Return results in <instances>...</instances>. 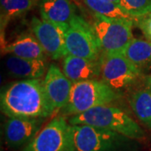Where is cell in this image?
Wrapping results in <instances>:
<instances>
[{
    "mask_svg": "<svg viewBox=\"0 0 151 151\" xmlns=\"http://www.w3.org/2000/svg\"><path fill=\"white\" fill-rule=\"evenodd\" d=\"M4 54H9L26 59L47 60L48 55L34 34H23L9 44L2 46Z\"/></svg>",
    "mask_w": 151,
    "mask_h": 151,
    "instance_id": "14",
    "label": "cell"
},
{
    "mask_svg": "<svg viewBox=\"0 0 151 151\" xmlns=\"http://www.w3.org/2000/svg\"><path fill=\"white\" fill-rule=\"evenodd\" d=\"M150 77H151V76H150Z\"/></svg>",
    "mask_w": 151,
    "mask_h": 151,
    "instance_id": "23",
    "label": "cell"
},
{
    "mask_svg": "<svg viewBox=\"0 0 151 151\" xmlns=\"http://www.w3.org/2000/svg\"><path fill=\"white\" fill-rule=\"evenodd\" d=\"M120 7L130 16L139 19L151 13V0H121Z\"/></svg>",
    "mask_w": 151,
    "mask_h": 151,
    "instance_id": "20",
    "label": "cell"
},
{
    "mask_svg": "<svg viewBox=\"0 0 151 151\" xmlns=\"http://www.w3.org/2000/svg\"><path fill=\"white\" fill-rule=\"evenodd\" d=\"M101 58L90 60L67 54L62 62V70L72 83L97 79L101 76Z\"/></svg>",
    "mask_w": 151,
    "mask_h": 151,
    "instance_id": "12",
    "label": "cell"
},
{
    "mask_svg": "<svg viewBox=\"0 0 151 151\" xmlns=\"http://www.w3.org/2000/svg\"><path fill=\"white\" fill-rule=\"evenodd\" d=\"M45 119L44 118H9L4 128L7 146L11 149H19L27 145L41 129Z\"/></svg>",
    "mask_w": 151,
    "mask_h": 151,
    "instance_id": "10",
    "label": "cell"
},
{
    "mask_svg": "<svg viewBox=\"0 0 151 151\" xmlns=\"http://www.w3.org/2000/svg\"><path fill=\"white\" fill-rule=\"evenodd\" d=\"M43 81L45 91L51 105L55 110L63 109L69 101L73 83L55 64L50 65Z\"/></svg>",
    "mask_w": 151,
    "mask_h": 151,
    "instance_id": "11",
    "label": "cell"
},
{
    "mask_svg": "<svg viewBox=\"0 0 151 151\" xmlns=\"http://www.w3.org/2000/svg\"><path fill=\"white\" fill-rule=\"evenodd\" d=\"M0 106L9 118L46 119L55 112L41 79L20 80L10 84L1 92Z\"/></svg>",
    "mask_w": 151,
    "mask_h": 151,
    "instance_id": "1",
    "label": "cell"
},
{
    "mask_svg": "<svg viewBox=\"0 0 151 151\" xmlns=\"http://www.w3.org/2000/svg\"><path fill=\"white\" fill-rule=\"evenodd\" d=\"M31 30L50 59L59 60L67 55L65 32L69 24H60L33 17Z\"/></svg>",
    "mask_w": 151,
    "mask_h": 151,
    "instance_id": "9",
    "label": "cell"
},
{
    "mask_svg": "<svg viewBox=\"0 0 151 151\" xmlns=\"http://www.w3.org/2000/svg\"><path fill=\"white\" fill-rule=\"evenodd\" d=\"M67 54L90 60L100 59L103 51L92 24L76 14L65 32Z\"/></svg>",
    "mask_w": 151,
    "mask_h": 151,
    "instance_id": "8",
    "label": "cell"
},
{
    "mask_svg": "<svg viewBox=\"0 0 151 151\" xmlns=\"http://www.w3.org/2000/svg\"><path fill=\"white\" fill-rule=\"evenodd\" d=\"M5 65L12 76L21 80L40 79L50 66L47 60L26 59L12 55L6 59Z\"/></svg>",
    "mask_w": 151,
    "mask_h": 151,
    "instance_id": "13",
    "label": "cell"
},
{
    "mask_svg": "<svg viewBox=\"0 0 151 151\" xmlns=\"http://www.w3.org/2000/svg\"><path fill=\"white\" fill-rule=\"evenodd\" d=\"M111 2H113L114 4H118V5L120 6V4H121V0H110Z\"/></svg>",
    "mask_w": 151,
    "mask_h": 151,
    "instance_id": "22",
    "label": "cell"
},
{
    "mask_svg": "<svg viewBox=\"0 0 151 151\" xmlns=\"http://www.w3.org/2000/svg\"><path fill=\"white\" fill-rule=\"evenodd\" d=\"M123 54L143 71L144 68L151 65V42L134 38Z\"/></svg>",
    "mask_w": 151,
    "mask_h": 151,
    "instance_id": "18",
    "label": "cell"
},
{
    "mask_svg": "<svg viewBox=\"0 0 151 151\" xmlns=\"http://www.w3.org/2000/svg\"><path fill=\"white\" fill-rule=\"evenodd\" d=\"M135 26L139 28L145 38L151 42V13L138 19Z\"/></svg>",
    "mask_w": 151,
    "mask_h": 151,
    "instance_id": "21",
    "label": "cell"
},
{
    "mask_svg": "<svg viewBox=\"0 0 151 151\" xmlns=\"http://www.w3.org/2000/svg\"><path fill=\"white\" fill-rule=\"evenodd\" d=\"M40 0H0L1 6V35L11 19L25 14L40 3Z\"/></svg>",
    "mask_w": 151,
    "mask_h": 151,
    "instance_id": "17",
    "label": "cell"
},
{
    "mask_svg": "<svg viewBox=\"0 0 151 151\" xmlns=\"http://www.w3.org/2000/svg\"><path fill=\"white\" fill-rule=\"evenodd\" d=\"M101 63V80L121 97L129 94L145 80L140 68L123 53H103Z\"/></svg>",
    "mask_w": 151,
    "mask_h": 151,
    "instance_id": "4",
    "label": "cell"
},
{
    "mask_svg": "<svg viewBox=\"0 0 151 151\" xmlns=\"http://www.w3.org/2000/svg\"><path fill=\"white\" fill-rule=\"evenodd\" d=\"M92 25L104 54L123 53L134 39V21L110 19L94 14Z\"/></svg>",
    "mask_w": 151,
    "mask_h": 151,
    "instance_id": "6",
    "label": "cell"
},
{
    "mask_svg": "<svg viewBox=\"0 0 151 151\" xmlns=\"http://www.w3.org/2000/svg\"><path fill=\"white\" fill-rule=\"evenodd\" d=\"M76 151H140L139 140L111 130L72 125Z\"/></svg>",
    "mask_w": 151,
    "mask_h": 151,
    "instance_id": "3",
    "label": "cell"
},
{
    "mask_svg": "<svg viewBox=\"0 0 151 151\" xmlns=\"http://www.w3.org/2000/svg\"><path fill=\"white\" fill-rule=\"evenodd\" d=\"M22 151H76L72 125L65 116L55 117Z\"/></svg>",
    "mask_w": 151,
    "mask_h": 151,
    "instance_id": "7",
    "label": "cell"
},
{
    "mask_svg": "<svg viewBox=\"0 0 151 151\" xmlns=\"http://www.w3.org/2000/svg\"><path fill=\"white\" fill-rule=\"evenodd\" d=\"M122 97L102 80L73 83L69 101L63 108V116H74L98 106L111 104Z\"/></svg>",
    "mask_w": 151,
    "mask_h": 151,
    "instance_id": "5",
    "label": "cell"
},
{
    "mask_svg": "<svg viewBox=\"0 0 151 151\" xmlns=\"http://www.w3.org/2000/svg\"><path fill=\"white\" fill-rule=\"evenodd\" d=\"M70 125H89L111 130L137 140L143 139L145 131L134 119L123 109L110 104L98 106L84 113L71 116Z\"/></svg>",
    "mask_w": 151,
    "mask_h": 151,
    "instance_id": "2",
    "label": "cell"
},
{
    "mask_svg": "<svg viewBox=\"0 0 151 151\" xmlns=\"http://www.w3.org/2000/svg\"><path fill=\"white\" fill-rule=\"evenodd\" d=\"M39 9L41 19L60 24H69L76 14L70 0H40Z\"/></svg>",
    "mask_w": 151,
    "mask_h": 151,
    "instance_id": "16",
    "label": "cell"
},
{
    "mask_svg": "<svg viewBox=\"0 0 151 151\" xmlns=\"http://www.w3.org/2000/svg\"><path fill=\"white\" fill-rule=\"evenodd\" d=\"M129 105L136 118L151 129V77L145 80L129 93Z\"/></svg>",
    "mask_w": 151,
    "mask_h": 151,
    "instance_id": "15",
    "label": "cell"
},
{
    "mask_svg": "<svg viewBox=\"0 0 151 151\" xmlns=\"http://www.w3.org/2000/svg\"><path fill=\"white\" fill-rule=\"evenodd\" d=\"M86 4L94 14H97L102 16L115 19H124L135 22V24L138 21L118 4L111 2L110 0H85Z\"/></svg>",
    "mask_w": 151,
    "mask_h": 151,
    "instance_id": "19",
    "label": "cell"
}]
</instances>
